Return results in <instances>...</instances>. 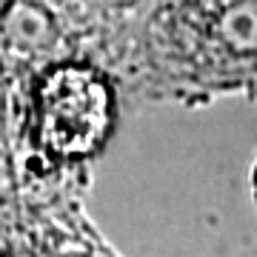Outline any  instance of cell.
<instances>
[{
  "mask_svg": "<svg viewBox=\"0 0 257 257\" xmlns=\"http://www.w3.org/2000/svg\"><path fill=\"white\" fill-rule=\"evenodd\" d=\"M111 128V92L92 69L60 66L37 89V138L60 157H83Z\"/></svg>",
  "mask_w": 257,
  "mask_h": 257,
  "instance_id": "6da1fadb",
  "label": "cell"
}]
</instances>
